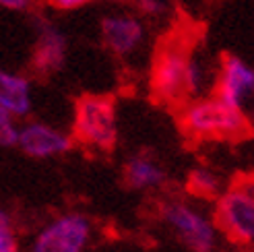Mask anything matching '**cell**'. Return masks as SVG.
Wrapping results in <instances>:
<instances>
[{
  "instance_id": "obj_1",
  "label": "cell",
  "mask_w": 254,
  "mask_h": 252,
  "mask_svg": "<svg viewBox=\"0 0 254 252\" xmlns=\"http://www.w3.org/2000/svg\"><path fill=\"white\" fill-rule=\"evenodd\" d=\"M184 132L196 141H236L250 130L246 112L223 104L215 95L190 99L180 110Z\"/></svg>"
},
{
  "instance_id": "obj_2",
  "label": "cell",
  "mask_w": 254,
  "mask_h": 252,
  "mask_svg": "<svg viewBox=\"0 0 254 252\" xmlns=\"http://www.w3.org/2000/svg\"><path fill=\"white\" fill-rule=\"evenodd\" d=\"M159 221L190 252H215L219 246V230L211 213L186 198H168L157 209Z\"/></svg>"
},
{
  "instance_id": "obj_3",
  "label": "cell",
  "mask_w": 254,
  "mask_h": 252,
  "mask_svg": "<svg viewBox=\"0 0 254 252\" xmlns=\"http://www.w3.org/2000/svg\"><path fill=\"white\" fill-rule=\"evenodd\" d=\"M213 219L221 236L236 246L254 242V178H240L215 198Z\"/></svg>"
},
{
  "instance_id": "obj_4",
  "label": "cell",
  "mask_w": 254,
  "mask_h": 252,
  "mask_svg": "<svg viewBox=\"0 0 254 252\" xmlns=\"http://www.w3.org/2000/svg\"><path fill=\"white\" fill-rule=\"evenodd\" d=\"M72 136L95 151H112L118 141V112L108 95H83L74 106Z\"/></svg>"
},
{
  "instance_id": "obj_5",
  "label": "cell",
  "mask_w": 254,
  "mask_h": 252,
  "mask_svg": "<svg viewBox=\"0 0 254 252\" xmlns=\"http://www.w3.org/2000/svg\"><path fill=\"white\" fill-rule=\"evenodd\" d=\"M91 240L93 221L85 213L66 211L35 232L27 252H87Z\"/></svg>"
},
{
  "instance_id": "obj_6",
  "label": "cell",
  "mask_w": 254,
  "mask_h": 252,
  "mask_svg": "<svg viewBox=\"0 0 254 252\" xmlns=\"http://www.w3.org/2000/svg\"><path fill=\"white\" fill-rule=\"evenodd\" d=\"M190 50L182 42H168L151 66V89L168 104H180L186 97V66Z\"/></svg>"
},
{
  "instance_id": "obj_7",
  "label": "cell",
  "mask_w": 254,
  "mask_h": 252,
  "mask_svg": "<svg viewBox=\"0 0 254 252\" xmlns=\"http://www.w3.org/2000/svg\"><path fill=\"white\" fill-rule=\"evenodd\" d=\"M213 95L236 110L248 112L254 102V66L240 56H225L215 72Z\"/></svg>"
},
{
  "instance_id": "obj_8",
  "label": "cell",
  "mask_w": 254,
  "mask_h": 252,
  "mask_svg": "<svg viewBox=\"0 0 254 252\" xmlns=\"http://www.w3.org/2000/svg\"><path fill=\"white\" fill-rule=\"evenodd\" d=\"M72 143H74L72 134L60 130L48 122L29 120L21 124L17 147L25 155L33 159H52L66 155L72 149Z\"/></svg>"
},
{
  "instance_id": "obj_9",
  "label": "cell",
  "mask_w": 254,
  "mask_h": 252,
  "mask_svg": "<svg viewBox=\"0 0 254 252\" xmlns=\"http://www.w3.org/2000/svg\"><path fill=\"white\" fill-rule=\"evenodd\" d=\"M145 23L138 15L130 12H116L101 21V40L106 48L116 56H130L145 42Z\"/></svg>"
},
{
  "instance_id": "obj_10",
  "label": "cell",
  "mask_w": 254,
  "mask_h": 252,
  "mask_svg": "<svg viewBox=\"0 0 254 252\" xmlns=\"http://www.w3.org/2000/svg\"><path fill=\"white\" fill-rule=\"evenodd\" d=\"M66 52H68V42L64 33L56 29L54 25H44L33 48L31 66L40 74L58 72L66 62Z\"/></svg>"
},
{
  "instance_id": "obj_11",
  "label": "cell",
  "mask_w": 254,
  "mask_h": 252,
  "mask_svg": "<svg viewBox=\"0 0 254 252\" xmlns=\"http://www.w3.org/2000/svg\"><path fill=\"white\" fill-rule=\"evenodd\" d=\"M33 108L31 81L21 72L0 68V110L15 118L29 116Z\"/></svg>"
},
{
  "instance_id": "obj_12",
  "label": "cell",
  "mask_w": 254,
  "mask_h": 252,
  "mask_svg": "<svg viewBox=\"0 0 254 252\" xmlns=\"http://www.w3.org/2000/svg\"><path fill=\"white\" fill-rule=\"evenodd\" d=\"M124 180L134 190H157L166 184V168L149 153H136L124 163Z\"/></svg>"
},
{
  "instance_id": "obj_13",
  "label": "cell",
  "mask_w": 254,
  "mask_h": 252,
  "mask_svg": "<svg viewBox=\"0 0 254 252\" xmlns=\"http://www.w3.org/2000/svg\"><path fill=\"white\" fill-rule=\"evenodd\" d=\"M213 81H215V74L209 68V62L202 56L190 52L188 66H186V97H188V102L190 99L207 95V89L213 87Z\"/></svg>"
},
{
  "instance_id": "obj_14",
  "label": "cell",
  "mask_w": 254,
  "mask_h": 252,
  "mask_svg": "<svg viewBox=\"0 0 254 252\" xmlns=\"http://www.w3.org/2000/svg\"><path fill=\"white\" fill-rule=\"evenodd\" d=\"M186 190L196 196V198H217L223 192V182H221V176L207 168V166H198L194 170H190L188 178H186Z\"/></svg>"
},
{
  "instance_id": "obj_15",
  "label": "cell",
  "mask_w": 254,
  "mask_h": 252,
  "mask_svg": "<svg viewBox=\"0 0 254 252\" xmlns=\"http://www.w3.org/2000/svg\"><path fill=\"white\" fill-rule=\"evenodd\" d=\"M0 252H23L15 219L2 205H0Z\"/></svg>"
},
{
  "instance_id": "obj_16",
  "label": "cell",
  "mask_w": 254,
  "mask_h": 252,
  "mask_svg": "<svg viewBox=\"0 0 254 252\" xmlns=\"http://www.w3.org/2000/svg\"><path fill=\"white\" fill-rule=\"evenodd\" d=\"M19 130H21L19 118H15L4 110H0V147H4V149L6 147H17Z\"/></svg>"
},
{
  "instance_id": "obj_17",
  "label": "cell",
  "mask_w": 254,
  "mask_h": 252,
  "mask_svg": "<svg viewBox=\"0 0 254 252\" xmlns=\"http://www.w3.org/2000/svg\"><path fill=\"white\" fill-rule=\"evenodd\" d=\"M134 6L145 17H159L166 12V2L163 0H134Z\"/></svg>"
},
{
  "instance_id": "obj_18",
  "label": "cell",
  "mask_w": 254,
  "mask_h": 252,
  "mask_svg": "<svg viewBox=\"0 0 254 252\" xmlns=\"http://www.w3.org/2000/svg\"><path fill=\"white\" fill-rule=\"evenodd\" d=\"M46 2L56 10H77L85 4H89L91 0H46Z\"/></svg>"
},
{
  "instance_id": "obj_19",
  "label": "cell",
  "mask_w": 254,
  "mask_h": 252,
  "mask_svg": "<svg viewBox=\"0 0 254 252\" xmlns=\"http://www.w3.org/2000/svg\"><path fill=\"white\" fill-rule=\"evenodd\" d=\"M33 0H0V6L8 10H25L31 6Z\"/></svg>"
},
{
  "instance_id": "obj_20",
  "label": "cell",
  "mask_w": 254,
  "mask_h": 252,
  "mask_svg": "<svg viewBox=\"0 0 254 252\" xmlns=\"http://www.w3.org/2000/svg\"><path fill=\"white\" fill-rule=\"evenodd\" d=\"M246 116H248V122H250V128H254V102H252V106L248 108Z\"/></svg>"
},
{
  "instance_id": "obj_21",
  "label": "cell",
  "mask_w": 254,
  "mask_h": 252,
  "mask_svg": "<svg viewBox=\"0 0 254 252\" xmlns=\"http://www.w3.org/2000/svg\"><path fill=\"white\" fill-rule=\"evenodd\" d=\"M248 250H250V252H254V242L250 244V248H248Z\"/></svg>"
}]
</instances>
